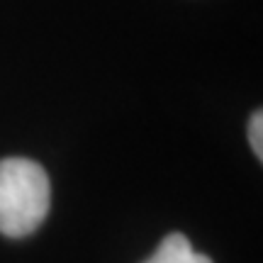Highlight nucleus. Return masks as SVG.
<instances>
[{"instance_id":"1","label":"nucleus","mask_w":263,"mask_h":263,"mask_svg":"<svg viewBox=\"0 0 263 263\" xmlns=\"http://www.w3.org/2000/svg\"><path fill=\"white\" fill-rule=\"evenodd\" d=\"M51 188L47 171L37 161H0V234L27 236L37 229L49 212Z\"/></svg>"},{"instance_id":"3","label":"nucleus","mask_w":263,"mask_h":263,"mask_svg":"<svg viewBox=\"0 0 263 263\" xmlns=\"http://www.w3.org/2000/svg\"><path fill=\"white\" fill-rule=\"evenodd\" d=\"M249 144L254 149L256 159L261 161L263 159V112L261 110H256L251 115V120H249Z\"/></svg>"},{"instance_id":"2","label":"nucleus","mask_w":263,"mask_h":263,"mask_svg":"<svg viewBox=\"0 0 263 263\" xmlns=\"http://www.w3.org/2000/svg\"><path fill=\"white\" fill-rule=\"evenodd\" d=\"M146 263H212L205 254H197L190 246V241L180 232L168 234L159 244V249L154 251Z\"/></svg>"}]
</instances>
